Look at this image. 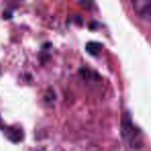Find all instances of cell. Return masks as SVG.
<instances>
[{
	"mask_svg": "<svg viewBox=\"0 0 151 151\" xmlns=\"http://www.w3.org/2000/svg\"><path fill=\"white\" fill-rule=\"evenodd\" d=\"M132 9L139 18L151 23V0H130Z\"/></svg>",
	"mask_w": 151,
	"mask_h": 151,
	"instance_id": "1",
	"label": "cell"
},
{
	"mask_svg": "<svg viewBox=\"0 0 151 151\" xmlns=\"http://www.w3.org/2000/svg\"><path fill=\"white\" fill-rule=\"evenodd\" d=\"M122 136L128 142H134L136 134H134V128L132 127V124L129 120H126L124 123H122Z\"/></svg>",
	"mask_w": 151,
	"mask_h": 151,
	"instance_id": "2",
	"label": "cell"
},
{
	"mask_svg": "<svg viewBox=\"0 0 151 151\" xmlns=\"http://www.w3.org/2000/svg\"><path fill=\"white\" fill-rule=\"evenodd\" d=\"M86 49H87V51H88L89 54L95 56V55L99 54V51H101V45L99 44V42H88V45L86 46Z\"/></svg>",
	"mask_w": 151,
	"mask_h": 151,
	"instance_id": "3",
	"label": "cell"
}]
</instances>
